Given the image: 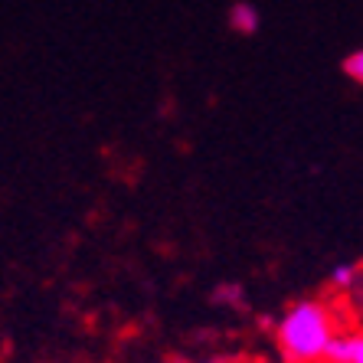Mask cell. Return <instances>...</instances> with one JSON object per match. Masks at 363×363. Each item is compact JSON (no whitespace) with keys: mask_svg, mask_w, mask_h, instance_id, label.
I'll return each instance as SVG.
<instances>
[{"mask_svg":"<svg viewBox=\"0 0 363 363\" xmlns=\"http://www.w3.org/2000/svg\"><path fill=\"white\" fill-rule=\"evenodd\" d=\"M337 328L340 324L330 311V304L318 301V298H304L281 314L275 340L288 363H321L324 347Z\"/></svg>","mask_w":363,"mask_h":363,"instance_id":"cell-1","label":"cell"},{"mask_svg":"<svg viewBox=\"0 0 363 363\" xmlns=\"http://www.w3.org/2000/svg\"><path fill=\"white\" fill-rule=\"evenodd\" d=\"M324 363H363V337L357 328H337L324 347Z\"/></svg>","mask_w":363,"mask_h":363,"instance_id":"cell-2","label":"cell"},{"mask_svg":"<svg viewBox=\"0 0 363 363\" xmlns=\"http://www.w3.org/2000/svg\"><path fill=\"white\" fill-rule=\"evenodd\" d=\"M229 23H233V30H239V33H255V30H259V10H255L249 0H239V4H233Z\"/></svg>","mask_w":363,"mask_h":363,"instance_id":"cell-3","label":"cell"},{"mask_svg":"<svg viewBox=\"0 0 363 363\" xmlns=\"http://www.w3.org/2000/svg\"><path fill=\"white\" fill-rule=\"evenodd\" d=\"M357 279H360V269H357V265H337V269L330 272V288L350 291V288H357Z\"/></svg>","mask_w":363,"mask_h":363,"instance_id":"cell-4","label":"cell"},{"mask_svg":"<svg viewBox=\"0 0 363 363\" xmlns=\"http://www.w3.org/2000/svg\"><path fill=\"white\" fill-rule=\"evenodd\" d=\"M344 72H347L350 79H357V82L363 79V52H360V50L350 52V56L344 60Z\"/></svg>","mask_w":363,"mask_h":363,"instance_id":"cell-5","label":"cell"}]
</instances>
